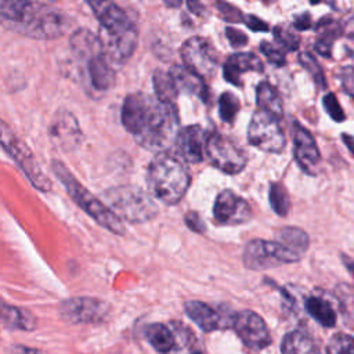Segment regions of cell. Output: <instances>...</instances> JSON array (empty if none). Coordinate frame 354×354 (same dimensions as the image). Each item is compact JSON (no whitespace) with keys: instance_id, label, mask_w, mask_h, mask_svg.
<instances>
[{"instance_id":"1","label":"cell","mask_w":354,"mask_h":354,"mask_svg":"<svg viewBox=\"0 0 354 354\" xmlns=\"http://www.w3.org/2000/svg\"><path fill=\"white\" fill-rule=\"evenodd\" d=\"M0 25L22 36L55 39L66 32L69 21L62 11L35 0H1Z\"/></svg>"},{"instance_id":"2","label":"cell","mask_w":354,"mask_h":354,"mask_svg":"<svg viewBox=\"0 0 354 354\" xmlns=\"http://www.w3.org/2000/svg\"><path fill=\"white\" fill-rule=\"evenodd\" d=\"M100 21L102 54L111 64H123L134 53L137 29L127 14L112 0H86Z\"/></svg>"},{"instance_id":"3","label":"cell","mask_w":354,"mask_h":354,"mask_svg":"<svg viewBox=\"0 0 354 354\" xmlns=\"http://www.w3.org/2000/svg\"><path fill=\"white\" fill-rule=\"evenodd\" d=\"M178 124V112L171 102L145 95L140 116L130 133L144 148L163 152L176 144Z\"/></svg>"},{"instance_id":"4","label":"cell","mask_w":354,"mask_h":354,"mask_svg":"<svg viewBox=\"0 0 354 354\" xmlns=\"http://www.w3.org/2000/svg\"><path fill=\"white\" fill-rule=\"evenodd\" d=\"M148 188L166 205H176L185 195L191 177L187 167L176 156L160 152L148 167Z\"/></svg>"},{"instance_id":"5","label":"cell","mask_w":354,"mask_h":354,"mask_svg":"<svg viewBox=\"0 0 354 354\" xmlns=\"http://www.w3.org/2000/svg\"><path fill=\"white\" fill-rule=\"evenodd\" d=\"M53 171L61 180L71 195V198L90 216L93 217L100 225L109 230L113 234L123 235L124 234V225L120 221V218L101 201H98L95 196H93L80 183L69 173V170L61 163L54 162L53 163Z\"/></svg>"},{"instance_id":"6","label":"cell","mask_w":354,"mask_h":354,"mask_svg":"<svg viewBox=\"0 0 354 354\" xmlns=\"http://www.w3.org/2000/svg\"><path fill=\"white\" fill-rule=\"evenodd\" d=\"M108 207L120 218L130 223H144L158 214V206L153 199L141 188L131 185H119L108 188L104 192Z\"/></svg>"},{"instance_id":"7","label":"cell","mask_w":354,"mask_h":354,"mask_svg":"<svg viewBox=\"0 0 354 354\" xmlns=\"http://www.w3.org/2000/svg\"><path fill=\"white\" fill-rule=\"evenodd\" d=\"M0 145L8 152V155L18 163L30 183L40 191L47 192L51 189V183L47 176L41 171L33 153L25 145V142L18 138L14 131L0 119Z\"/></svg>"},{"instance_id":"8","label":"cell","mask_w":354,"mask_h":354,"mask_svg":"<svg viewBox=\"0 0 354 354\" xmlns=\"http://www.w3.org/2000/svg\"><path fill=\"white\" fill-rule=\"evenodd\" d=\"M300 257L285 246H282L277 241H263V239H253L250 241L243 250V264L250 270H267L274 268L281 264L295 263Z\"/></svg>"},{"instance_id":"9","label":"cell","mask_w":354,"mask_h":354,"mask_svg":"<svg viewBox=\"0 0 354 354\" xmlns=\"http://www.w3.org/2000/svg\"><path fill=\"white\" fill-rule=\"evenodd\" d=\"M248 141L250 145L271 153H278L285 147V134L272 115L256 111L248 127Z\"/></svg>"},{"instance_id":"10","label":"cell","mask_w":354,"mask_h":354,"mask_svg":"<svg viewBox=\"0 0 354 354\" xmlns=\"http://www.w3.org/2000/svg\"><path fill=\"white\" fill-rule=\"evenodd\" d=\"M205 153L214 167L227 174H236L246 166L248 158L242 148L220 133L207 136Z\"/></svg>"},{"instance_id":"11","label":"cell","mask_w":354,"mask_h":354,"mask_svg":"<svg viewBox=\"0 0 354 354\" xmlns=\"http://www.w3.org/2000/svg\"><path fill=\"white\" fill-rule=\"evenodd\" d=\"M184 66L202 79L212 77L217 68V54L213 44L199 36L188 39L181 47Z\"/></svg>"},{"instance_id":"12","label":"cell","mask_w":354,"mask_h":354,"mask_svg":"<svg viewBox=\"0 0 354 354\" xmlns=\"http://www.w3.org/2000/svg\"><path fill=\"white\" fill-rule=\"evenodd\" d=\"M231 326L245 346L254 351L263 350L271 344V335L267 325L259 314L250 310H243L234 314Z\"/></svg>"},{"instance_id":"13","label":"cell","mask_w":354,"mask_h":354,"mask_svg":"<svg viewBox=\"0 0 354 354\" xmlns=\"http://www.w3.org/2000/svg\"><path fill=\"white\" fill-rule=\"evenodd\" d=\"M111 311V306L93 297H73L59 304L61 317L72 324L82 322H100L106 318Z\"/></svg>"},{"instance_id":"14","label":"cell","mask_w":354,"mask_h":354,"mask_svg":"<svg viewBox=\"0 0 354 354\" xmlns=\"http://www.w3.org/2000/svg\"><path fill=\"white\" fill-rule=\"evenodd\" d=\"M213 216L218 224L238 225L248 223L252 218V209L249 203L235 192L224 189L214 201Z\"/></svg>"},{"instance_id":"15","label":"cell","mask_w":354,"mask_h":354,"mask_svg":"<svg viewBox=\"0 0 354 354\" xmlns=\"http://www.w3.org/2000/svg\"><path fill=\"white\" fill-rule=\"evenodd\" d=\"M48 134L53 142L64 151L75 149L82 141V131L76 118L65 109H59L54 115L48 127Z\"/></svg>"},{"instance_id":"16","label":"cell","mask_w":354,"mask_h":354,"mask_svg":"<svg viewBox=\"0 0 354 354\" xmlns=\"http://www.w3.org/2000/svg\"><path fill=\"white\" fill-rule=\"evenodd\" d=\"M293 144H295V158L299 166L307 174H317L321 155L314 137L301 124L295 122L293 124Z\"/></svg>"},{"instance_id":"17","label":"cell","mask_w":354,"mask_h":354,"mask_svg":"<svg viewBox=\"0 0 354 354\" xmlns=\"http://www.w3.org/2000/svg\"><path fill=\"white\" fill-rule=\"evenodd\" d=\"M207 134L198 124H191L178 131L176 138V147L178 155L191 163H199L203 160L206 149Z\"/></svg>"},{"instance_id":"18","label":"cell","mask_w":354,"mask_h":354,"mask_svg":"<svg viewBox=\"0 0 354 354\" xmlns=\"http://www.w3.org/2000/svg\"><path fill=\"white\" fill-rule=\"evenodd\" d=\"M187 315L203 330L213 332L216 329H224L232 325V319H227L221 313L216 311L203 301L189 300L184 304Z\"/></svg>"},{"instance_id":"19","label":"cell","mask_w":354,"mask_h":354,"mask_svg":"<svg viewBox=\"0 0 354 354\" xmlns=\"http://www.w3.org/2000/svg\"><path fill=\"white\" fill-rule=\"evenodd\" d=\"M263 62L253 53H236L227 58L223 66L224 79L234 86H241V75L248 71L263 72Z\"/></svg>"},{"instance_id":"20","label":"cell","mask_w":354,"mask_h":354,"mask_svg":"<svg viewBox=\"0 0 354 354\" xmlns=\"http://www.w3.org/2000/svg\"><path fill=\"white\" fill-rule=\"evenodd\" d=\"M87 71L91 86L95 90L104 91L113 84L115 71L112 68V64L106 59V57L102 53L91 57L87 61Z\"/></svg>"},{"instance_id":"21","label":"cell","mask_w":354,"mask_h":354,"mask_svg":"<svg viewBox=\"0 0 354 354\" xmlns=\"http://www.w3.org/2000/svg\"><path fill=\"white\" fill-rule=\"evenodd\" d=\"M170 75L173 76L176 86L183 91H188L192 94H196L198 97H201L203 101H207L209 98V91L206 84L203 83V79L199 77L198 75L192 73L189 69H187L185 66H173V69L169 71Z\"/></svg>"},{"instance_id":"22","label":"cell","mask_w":354,"mask_h":354,"mask_svg":"<svg viewBox=\"0 0 354 354\" xmlns=\"http://www.w3.org/2000/svg\"><path fill=\"white\" fill-rule=\"evenodd\" d=\"M0 319L11 329L32 330L36 328V318L28 310L8 306L0 300Z\"/></svg>"},{"instance_id":"23","label":"cell","mask_w":354,"mask_h":354,"mask_svg":"<svg viewBox=\"0 0 354 354\" xmlns=\"http://www.w3.org/2000/svg\"><path fill=\"white\" fill-rule=\"evenodd\" d=\"M256 101L261 111L281 119L283 115V104L279 93L268 82H260L256 87Z\"/></svg>"},{"instance_id":"24","label":"cell","mask_w":354,"mask_h":354,"mask_svg":"<svg viewBox=\"0 0 354 354\" xmlns=\"http://www.w3.org/2000/svg\"><path fill=\"white\" fill-rule=\"evenodd\" d=\"M282 354H321L315 342L300 330L289 332L281 343Z\"/></svg>"},{"instance_id":"25","label":"cell","mask_w":354,"mask_h":354,"mask_svg":"<svg viewBox=\"0 0 354 354\" xmlns=\"http://www.w3.org/2000/svg\"><path fill=\"white\" fill-rule=\"evenodd\" d=\"M275 241L299 257L308 249L310 243L308 235L299 227H282L278 230Z\"/></svg>"},{"instance_id":"26","label":"cell","mask_w":354,"mask_h":354,"mask_svg":"<svg viewBox=\"0 0 354 354\" xmlns=\"http://www.w3.org/2000/svg\"><path fill=\"white\" fill-rule=\"evenodd\" d=\"M71 46L75 54H77L80 58H86L87 61L91 57L102 53L98 37H95L91 32L86 29H79L73 33V36L71 37Z\"/></svg>"},{"instance_id":"27","label":"cell","mask_w":354,"mask_h":354,"mask_svg":"<svg viewBox=\"0 0 354 354\" xmlns=\"http://www.w3.org/2000/svg\"><path fill=\"white\" fill-rule=\"evenodd\" d=\"M145 337L149 344L159 353H170L176 346L173 332L163 324H151L145 329Z\"/></svg>"},{"instance_id":"28","label":"cell","mask_w":354,"mask_h":354,"mask_svg":"<svg viewBox=\"0 0 354 354\" xmlns=\"http://www.w3.org/2000/svg\"><path fill=\"white\" fill-rule=\"evenodd\" d=\"M304 306L307 313L322 326L332 328L336 324V313L328 300L322 297H308Z\"/></svg>"},{"instance_id":"29","label":"cell","mask_w":354,"mask_h":354,"mask_svg":"<svg viewBox=\"0 0 354 354\" xmlns=\"http://www.w3.org/2000/svg\"><path fill=\"white\" fill-rule=\"evenodd\" d=\"M153 80V88L156 93V98L165 102H171L176 100L178 94V88L176 86V82L170 72H165L160 69H156L152 76Z\"/></svg>"},{"instance_id":"30","label":"cell","mask_w":354,"mask_h":354,"mask_svg":"<svg viewBox=\"0 0 354 354\" xmlns=\"http://www.w3.org/2000/svg\"><path fill=\"white\" fill-rule=\"evenodd\" d=\"M268 199H270V205H271L272 210L278 216L283 217L288 214V212L290 209V201H289L288 191L285 189V187L281 183L271 184Z\"/></svg>"},{"instance_id":"31","label":"cell","mask_w":354,"mask_h":354,"mask_svg":"<svg viewBox=\"0 0 354 354\" xmlns=\"http://www.w3.org/2000/svg\"><path fill=\"white\" fill-rule=\"evenodd\" d=\"M299 62L301 64V66L304 69L308 71V73L311 75V77L314 79V82L317 83L318 87H321V88L326 87V79H325V75L322 72V68L318 64V61L314 58L313 54H310L307 51L300 53L299 54Z\"/></svg>"},{"instance_id":"32","label":"cell","mask_w":354,"mask_h":354,"mask_svg":"<svg viewBox=\"0 0 354 354\" xmlns=\"http://www.w3.org/2000/svg\"><path fill=\"white\" fill-rule=\"evenodd\" d=\"M239 111V100L230 91H225L218 98V113L221 120L231 123Z\"/></svg>"},{"instance_id":"33","label":"cell","mask_w":354,"mask_h":354,"mask_svg":"<svg viewBox=\"0 0 354 354\" xmlns=\"http://www.w3.org/2000/svg\"><path fill=\"white\" fill-rule=\"evenodd\" d=\"M328 354H354V336L336 333L326 344Z\"/></svg>"},{"instance_id":"34","label":"cell","mask_w":354,"mask_h":354,"mask_svg":"<svg viewBox=\"0 0 354 354\" xmlns=\"http://www.w3.org/2000/svg\"><path fill=\"white\" fill-rule=\"evenodd\" d=\"M275 40L288 51H296L300 46V39L289 25H277L274 28Z\"/></svg>"},{"instance_id":"35","label":"cell","mask_w":354,"mask_h":354,"mask_svg":"<svg viewBox=\"0 0 354 354\" xmlns=\"http://www.w3.org/2000/svg\"><path fill=\"white\" fill-rule=\"evenodd\" d=\"M260 51L267 58V61L274 66H283L286 64V58L282 50L270 41H261Z\"/></svg>"},{"instance_id":"36","label":"cell","mask_w":354,"mask_h":354,"mask_svg":"<svg viewBox=\"0 0 354 354\" xmlns=\"http://www.w3.org/2000/svg\"><path fill=\"white\" fill-rule=\"evenodd\" d=\"M322 105L325 108V111L328 112V115L335 120V122H343L344 120V112L336 98L335 94L328 93L322 97Z\"/></svg>"},{"instance_id":"37","label":"cell","mask_w":354,"mask_h":354,"mask_svg":"<svg viewBox=\"0 0 354 354\" xmlns=\"http://www.w3.org/2000/svg\"><path fill=\"white\" fill-rule=\"evenodd\" d=\"M217 10L220 11L221 17L232 24H238V22H243V14L241 12V10H238L236 7L231 6L227 1L218 0L217 1Z\"/></svg>"},{"instance_id":"38","label":"cell","mask_w":354,"mask_h":354,"mask_svg":"<svg viewBox=\"0 0 354 354\" xmlns=\"http://www.w3.org/2000/svg\"><path fill=\"white\" fill-rule=\"evenodd\" d=\"M339 79H340L343 91L348 97L354 98V66H351V65L343 66L339 72Z\"/></svg>"},{"instance_id":"39","label":"cell","mask_w":354,"mask_h":354,"mask_svg":"<svg viewBox=\"0 0 354 354\" xmlns=\"http://www.w3.org/2000/svg\"><path fill=\"white\" fill-rule=\"evenodd\" d=\"M225 35H227V39H228L230 44L235 48L243 47L248 43V36L242 30H238L235 28H227Z\"/></svg>"},{"instance_id":"40","label":"cell","mask_w":354,"mask_h":354,"mask_svg":"<svg viewBox=\"0 0 354 354\" xmlns=\"http://www.w3.org/2000/svg\"><path fill=\"white\" fill-rule=\"evenodd\" d=\"M185 224H187L192 231L199 232V234L205 232V230H206V225H205L203 220L201 218V216H199L196 212H189V213H187V216H185Z\"/></svg>"},{"instance_id":"41","label":"cell","mask_w":354,"mask_h":354,"mask_svg":"<svg viewBox=\"0 0 354 354\" xmlns=\"http://www.w3.org/2000/svg\"><path fill=\"white\" fill-rule=\"evenodd\" d=\"M243 24L250 30H254V32H267L268 30V25L264 21H261L259 17L252 15V14L243 17Z\"/></svg>"},{"instance_id":"42","label":"cell","mask_w":354,"mask_h":354,"mask_svg":"<svg viewBox=\"0 0 354 354\" xmlns=\"http://www.w3.org/2000/svg\"><path fill=\"white\" fill-rule=\"evenodd\" d=\"M293 28L297 30H307L311 28V15L308 12H303L296 15L293 19Z\"/></svg>"},{"instance_id":"43","label":"cell","mask_w":354,"mask_h":354,"mask_svg":"<svg viewBox=\"0 0 354 354\" xmlns=\"http://www.w3.org/2000/svg\"><path fill=\"white\" fill-rule=\"evenodd\" d=\"M342 35L354 40V15H351L343 25H342Z\"/></svg>"},{"instance_id":"44","label":"cell","mask_w":354,"mask_h":354,"mask_svg":"<svg viewBox=\"0 0 354 354\" xmlns=\"http://www.w3.org/2000/svg\"><path fill=\"white\" fill-rule=\"evenodd\" d=\"M10 354H46V353L39 348H32V347H26V346H15V347H12Z\"/></svg>"},{"instance_id":"45","label":"cell","mask_w":354,"mask_h":354,"mask_svg":"<svg viewBox=\"0 0 354 354\" xmlns=\"http://www.w3.org/2000/svg\"><path fill=\"white\" fill-rule=\"evenodd\" d=\"M187 4H188V8L196 15H202L205 11V7L199 0H187Z\"/></svg>"},{"instance_id":"46","label":"cell","mask_w":354,"mask_h":354,"mask_svg":"<svg viewBox=\"0 0 354 354\" xmlns=\"http://www.w3.org/2000/svg\"><path fill=\"white\" fill-rule=\"evenodd\" d=\"M342 140L346 144V147L350 149V152L354 155V137L350 134H342Z\"/></svg>"},{"instance_id":"47","label":"cell","mask_w":354,"mask_h":354,"mask_svg":"<svg viewBox=\"0 0 354 354\" xmlns=\"http://www.w3.org/2000/svg\"><path fill=\"white\" fill-rule=\"evenodd\" d=\"M342 261L344 263L346 268L350 271V274H351L353 278H354V260L350 259V257L346 256V254H342Z\"/></svg>"},{"instance_id":"48","label":"cell","mask_w":354,"mask_h":354,"mask_svg":"<svg viewBox=\"0 0 354 354\" xmlns=\"http://www.w3.org/2000/svg\"><path fill=\"white\" fill-rule=\"evenodd\" d=\"M183 0H165V3L169 6V7H178L181 4Z\"/></svg>"},{"instance_id":"49","label":"cell","mask_w":354,"mask_h":354,"mask_svg":"<svg viewBox=\"0 0 354 354\" xmlns=\"http://www.w3.org/2000/svg\"><path fill=\"white\" fill-rule=\"evenodd\" d=\"M319 1H321V0H310V3H311V4H318Z\"/></svg>"},{"instance_id":"50","label":"cell","mask_w":354,"mask_h":354,"mask_svg":"<svg viewBox=\"0 0 354 354\" xmlns=\"http://www.w3.org/2000/svg\"><path fill=\"white\" fill-rule=\"evenodd\" d=\"M192 354H201V353H192Z\"/></svg>"}]
</instances>
